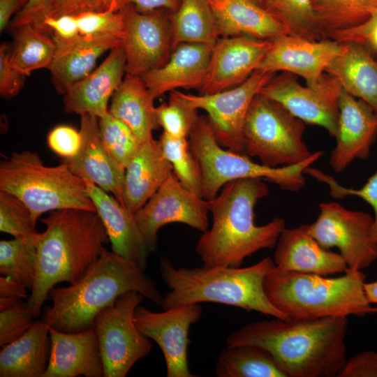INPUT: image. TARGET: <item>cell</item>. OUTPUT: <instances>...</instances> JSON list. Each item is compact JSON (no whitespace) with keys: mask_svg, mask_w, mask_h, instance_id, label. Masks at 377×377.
Wrapping results in <instances>:
<instances>
[{"mask_svg":"<svg viewBox=\"0 0 377 377\" xmlns=\"http://www.w3.org/2000/svg\"><path fill=\"white\" fill-rule=\"evenodd\" d=\"M348 327L346 317L273 318L244 325L226 344L266 349L287 377H338L347 361Z\"/></svg>","mask_w":377,"mask_h":377,"instance_id":"6da1fadb","label":"cell"},{"mask_svg":"<svg viewBox=\"0 0 377 377\" xmlns=\"http://www.w3.org/2000/svg\"><path fill=\"white\" fill-rule=\"evenodd\" d=\"M269 192L263 179L246 178L227 183L208 200L212 225L195 246L203 265L240 267L259 250L275 248L284 219L274 217L263 226L254 222L255 206Z\"/></svg>","mask_w":377,"mask_h":377,"instance_id":"7a4b0ae2","label":"cell"},{"mask_svg":"<svg viewBox=\"0 0 377 377\" xmlns=\"http://www.w3.org/2000/svg\"><path fill=\"white\" fill-rule=\"evenodd\" d=\"M45 230L37 244L36 274L27 302L35 318L50 289L65 281L74 284L92 267L110 243L95 212L64 209L40 219Z\"/></svg>","mask_w":377,"mask_h":377,"instance_id":"3957f363","label":"cell"},{"mask_svg":"<svg viewBox=\"0 0 377 377\" xmlns=\"http://www.w3.org/2000/svg\"><path fill=\"white\" fill-rule=\"evenodd\" d=\"M134 263L105 248L101 256L77 283L54 286L47 299L52 305L42 320L64 332H77L94 327L96 316L121 295L135 291L157 305L163 296L153 279Z\"/></svg>","mask_w":377,"mask_h":377,"instance_id":"277c9868","label":"cell"},{"mask_svg":"<svg viewBox=\"0 0 377 377\" xmlns=\"http://www.w3.org/2000/svg\"><path fill=\"white\" fill-rule=\"evenodd\" d=\"M276 267L271 257L246 267L205 266L175 268L167 258L159 261V271L170 291L161 307L214 302L281 319H290L268 299L264 287L267 274Z\"/></svg>","mask_w":377,"mask_h":377,"instance_id":"5b68a950","label":"cell"},{"mask_svg":"<svg viewBox=\"0 0 377 377\" xmlns=\"http://www.w3.org/2000/svg\"><path fill=\"white\" fill-rule=\"evenodd\" d=\"M365 279L358 269L328 278L276 266L266 276L264 287L271 303L289 318H347L377 313V306L373 307L367 297Z\"/></svg>","mask_w":377,"mask_h":377,"instance_id":"8992f818","label":"cell"},{"mask_svg":"<svg viewBox=\"0 0 377 377\" xmlns=\"http://www.w3.org/2000/svg\"><path fill=\"white\" fill-rule=\"evenodd\" d=\"M0 190L19 198L36 223L46 212L79 209L96 212L85 182L62 162L47 166L29 150L13 152L0 163Z\"/></svg>","mask_w":377,"mask_h":377,"instance_id":"52a82bcc","label":"cell"},{"mask_svg":"<svg viewBox=\"0 0 377 377\" xmlns=\"http://www.w3.org/2000/svg\"><path fill=\"white\" fill-rule=\"evenodd\" d=\"M188 140L200 166L202 198L207 200L214 198L227 183L241 179L260 178L289 191H297L305 185L304 170L311 165L309 160L278 168L258 164L244 154L223 147L207 116L198 117Z\"/></svg>","mask_w":377,"mask_h":377,"instance_id":"ba28073f","label":"cell"},{"mask_svg":"<svg viewBox=\"0 0 377 377\" xmlns=\"http://www.w3.org/2000/svg\"><path fill=\"white\" fill-rule=\"evenodd\" d=\"M304 130V121L278 102L258 94L244 124V154L271 168L302 163L313 154L303 140Z\"/></svg>","mask_w":377,"mask_h":377,"instance_id":"9c48e42d","label":"cell"},{"mask_svg":"<svg viewBox=\"0 0 377 377\" xmlns=\"http://www.w3.org/2000/svg\"><path fill=\"white\" fill-rule=\"evenodd\" d=\"M135 291L119 296L96 316V332L104 377H124L133 366L147 356L152 343L137 327L134 312L144 299Z\"/></svg>","mask_w":377,"mask_h":377,"instance_id":"30bf717a","label":"cell"},{"mask_svg":"<svg viewBox=\"0 0 377 377\" xmlns=\"http://www.w3.org/2000/svg\"><path fill=\"white\" fill-rule=\"evenodd\" d=\"M319 209L317 219L309 225V230L322 247H337L350 269L362 270L377 259L373 216L335 202L321 203Z\"/></svg>","mask_w":377,"mask_h":377,"instance_id":"8fae6325","label":"cell"},{"mask_svg":"<svg viewBox=\"0 0 377 377\" xmlns=\"http://www.w3.org/2000/svg\"><path fill=\"white\" fill-rule=\"evenodd\" d=\"M275 75L257 70L240 84L214 94L177 91L193 107L206 112L216 139L223 147L244 154L242 133L249 108L254 97Z\"/></svg>","mask_w":377,"mask_h":377,"instance_id":"7c38bea8","label":"cell"},{"mask_svg":"<svg viewBox=\"0 0 377 377\" xmlns=\"http://www.w3.org/2000/svg\"><path fill=\"white\" fill-rule=\"evenodd\" d=\"M119 10L123 15L121 45L126 57V73L141 77L162 66L172 51V12H140L130 3Z\"/></svg>","mask_w":377,"mask_h":377,"instance_id":"4fadbf2b","label":"cell"},{"mask_svg":"<svg viewBox=\"0 0 377 377\" xmlns=\"http://www.w3.org/2000/svg\"><path fill=\"white\" fill-rule=\"evenodd\" d=\"M341 90L337 79L327 73L316 87H312L301 85L293 74L283 72L275 75L259 94L278 102L305 124L320 126L335 138Z\"/></svg>","mask_w":377,"mask_h":377,"instance_id":"5bb4252c","label":"cell"},{"mask_svg":"<svg viewBox=\"0 0 377 377\" xmlns=\"http://www.w3.org/2000/svg\"><path fill=\"white\" fill-rule=\"evenodd\" d=\"M209 212V201L186 189L172 173L135 216L151 253L157 249V233L163 226L180 223L204 232Z\"/></svg>","mask_w":377,"mask_h":377,"instance_id":"9a60e30c","label":"cell"},{"mask_svg":"<svg viewBox=\"0 0 377 377\" xmlns=\"http://www.w3.org/2000/svg\"><path fill=\"white\" fill-rule=\"evenodd\" d=\"M202 315V308L198 303L177 305L163 312H154L142 306L135 309V324L161 349L168 377L195 376L188 363V332Z\"/></svg>","mask_w":377,"mask_h":377,"instance_id":"2e32d148","label":"cell"},{"mask_svg":"<svg viewBox=\"0 0 377 377\" xmlns=\"http://www.w3.org/2000/svg\"><path fill=\"white\" fill-rule=\"evenodd\" d=\"M343 50V43L331 39L310 40L289 34L270 40L258 70L288 72L302 77L307 86L316 87L327 65Z\"/></svg>","mask_w":377,"mask_h":377,"instance_id":"e0dca14e","label":"cell"},{"mask_svg":"<svg viewBox=\"0 0 377 377\" xmlns=\"http://www.w3.org/2000/svg\"><path fill=\"white\" fill-rule=\"evenodd\" d=\"M270 46V40L246 36L222 37L213 46L200 94L222 91L236 87L260 66Z\"/></svg>","mask_w":377,"mask_h":377,"instance_id":"ac0fdd59","label":"cell"},{"mask_svg":"<svg viewBox=\"0 0 377 377\" xmlns=\"http://www.w3.org/2000/svg\"><path fill=\"white\" fill-rule=\"evenodd\" d=\"M339 128L337 144L330 165L337 173L343 172L355 159H367L377 137V112L366 102L342 87L338 99Z\"/></svg>","mask_w":377,"mask_h":377,"instance_id":"d6986e66","label":"cell"},{"mask_svg":"<svg viewBox=\"0 0 377 377\" xmlns=\"http://www.w3.org/2000/svg\"><path fill=\"white\" fill-rule=\"evenodd\" d=\"M81 145L72 158L64 159L71 171L84 181L90 182L112 194L124 205L125 169L110 155L99 131V119L81 115Z\"/></svg>","mask_w":377,"mask_h":377,"instance_id":"ffe728a7","label":"cell"},{"mask_svg":"<svg viewBox=\"0 0 377 377\" xmlns=\"http://www.w3.org/2000/svg\"><path fill=\"white\" fill-rule=\"evenodd\" d=\"M126 57L121 45L110 50L105 59L64 93L67 113L89 114L101 118L109 112L108 102L124 79Z\"/></svg>","mask_w":377,"mask_h":377,"instance_id":"44dd1931","label":"cell"},{"mask_svg":"<svg viewBox=\"0 0 377 377\" xmlns=\"http://www.w3.org/2000/svg\"><path fill=\"white\" fill-rule=\"evenodd\" d=\"M84 182L96 212L106 230L112 251L145 271L150 251L135 214L94 183Z\"/></svg>","mask_w":377,"mask_h":377,"instance_id":"7402d4cb","label":"cell"},{"mask_svg":"<svg viewBox=\"0 0 377 377\" xmlns=\"http://www.w3.org/2000/svg\"><path fill=\"white\" fill-rule=\"evenodd\" d=\"M48 328L51 350L43 377H104L98 339L94 327L77 332Z\"/></svg>","mask_w":377,"mask_h":377,"instance_id":"603a6c76","label":"cell"},{"mask_svg":"<svg viewBox=\"0 0 377 377\" xmlns=\"http://www.w3.org/2000/svg\"><path fill=\"white\" fill-rule=\"evenodd\" d=\"M273 260L276 267L286 271L325 276L348 269L340 253L324 249L311 236L309 225L286 228L275 246Z\"/></svg>","mask_w":377,"mask_h":377,"instance_id":"cb8c5ba5","label":"cell"},{"mask_svg":"<svg viewBox=\"0 0 377 377\" xmlns=\"http://www.w3.org/2000/svg\"><path fill=\"white\" fill-rule=\"evenodd\" d=\"M213 46L194 43L175 47L160 67L141 76L152 97L176 91L202 87L207 71Z\"/></svg>","mask_w":377,"mask_h":377,"instance_id":"d4e9b609","label":"cell"},{"mask_svg":"<svg viewBox=\"0 0 377 377\" xmlns=\"http://www.w3.org/2000/svg\"><path fill=\"white\" fill-rule=\"evenodd\" d=\"M52 36L56 50L50 71L57 90L62 94L88 75L103 53L121 44V38L113 34L79 35L71 39Z\"/></svg>","mask_w":377,"mask_h":377,"instance_id":"484cf974","label":"cell"},{"mask_svg":"<svg viewBox=\"0 0 377 377\" xmlns=\"http://www.w3.org/2000/svg\"><path fill=\"white\" fill-rule=\"evenodd\" d=\"M343 43V51L331 60L324 72L377 112V53L366 43Z\"/></svg>","mask_w":377,"mask_h":377,"instance_id":"4316f807","label":"cell"},{"mask_svg":"<svg viewBox=\"0 0 377 377\" xmlns=\"http://www.w3.org/2000/svg\"><path fill=\"white\" fill-rule=\"evenodd\" d=\"M172 173L158 140L143 142L125 170L124 206L135 214Z\"/></svg>","mask_w":377,"mask_h":377,"instance_id":"83f0119b","label":"cell"},{"mask_svg":"<svg viewBox=\"0 0 377 377\" xmlns=\"http://www.w3.org/2000/svg\"><path fill=\"white\" fill-rule=\"evenodd\" d=\"M210 3L222 37L246 36L271 40L288 34L279 21L252 0H221Z\"/></svg>","mask_w":377,"mask_h":377,"instance_id":"f1b7e54d","label":"cell"},{"mask_svg":"<svg viewBox=\"0 0 377 377\" xmlns=\"http://www.w3.org/2000/svg\"><path fill=\"white\" fill-rule=\"evenodd\" d=\"M51 350L48 325L34 320L16 340L3 346L0 353L1 377H43Z\"/></svg>","mask_w":377,"mask_h":377,"instance_id":"f546056e","label":"cell"},{"mask_svg":"<svg viewBox=\"0 0 377 377\" xmlns=\"http://www.w3.org/2000/svg\"><path fill=\"white\" fill-rule=\"evenodd\" d=\"M109 112L126 124L143 143L158 126L154 98L140 76L126 74L111 98Z\"/></svg>","mask_w":377,"mask_h":377,"instance_id":"4dcf8cb0","label":"cell"},{"mask_svg":"<svg viewBox=\"0 0 377 377\" xmlns=\"http://www.w3.org/2000/svg\"><path fill=\"white\" fill-rule=\"evenodd\" d=\"M172 50L184 43L214 46L220 32L212 6L208 0H182L171 15Z\"/></svg>","mask_w":377,"mask_h":377,"instance_id":"1f68e13d","label":"cell"},{"mask_svg":"<svg viewBox=\"0 0 377 377\" xmlns=\"http://www.w3.org/2000/svg\"><path fill=\"white\" fill-rule=\"evenodd\" d=\"M322 39L357 27L377 13V0H312Z\"/></svg>","mask_w":377,"mask_h":377,"instance_id":"d6a6232c","label":"cell"},{"mask_svg":"<svg viewBox=\"0 0 377 377\" xmlns=\"http://www.w3.org/2000/svg\"><path fill=\"white\" fill-rule=\"evenodd\" d=\"M13 30L12 65L26 76L36 70H50L56 50L52 33L32 24Z\"/></svg>","mask_w":377,"mask_h":377,"instance_id":"836d02e7","label":"cell"},{"mask_svg":"<svg viewBox=\"0 0 377 377\" xmlns=\"http://www.w3.org/2000/svg\"><path fill=\"white\" fill-rule=\"evenodd\" d=\"M218 377H287L266 349L255 345L227 346L215 365Z\"/></svg>","mask_w":377,"mask_h":377,"instance_id":"e575fe53","label":"cell"},{"mask_svg":"<svg viewBox=\"0 0 377 377\" xmlns=\"http://www.w3.org/2000/svg\"><path fill=\"white\" fill-rule=\"evenodd\" d=\"M261 6L287 29L289 35L310 40H323L312 0H265Z\"/></svg>","mask_w":377,"mask_h":377,"instance_id":"d590c367","label":"cell"},{"mask_svg":"<svg viewBox=\"0 0 377 377\" xmlns=\"http://www.w3.org/2000/svg\"><path fill=\"white\" fill-rule=\"evenodd\" d=\"M37 243L14 238L0 242V273L31 290L36 279Z\"/></svg>","mask_w":377,"mask_h":377,"instance_id":"8d00e7d4","label":"cell"},{"mask_svg":"<svg viewBox=\"0 0 377 377\" xmlns=\"http://www.w3.org/2000/svg\"><path fill=\"white\" fill-rule=\"evenodd\" d=\"M158 142L179 182L186 189L202 198L200 166L191 151L188 139L176 138L163 132Z\"/></svg>","mask_w":377,"mask_h":377,"instance_id":"74e56055","label":"cell"},{"mask_svg":"<svg viewBox=\"0 0 377 377\" xmlns=\"http://www.w3.org/2000/svg\"><path fill=\"white\" fill-rule=\"evenodd\" d=\"M99 131L110 155L126 170L142 143L126 124L110 112L99 118Z\"/></svg>","mask_w":377,"mask_h":377,"instance_id":"f35d334b","label":"cell"},{"mask_svg":"<svg viewBox=\"0 0 377 377\" xmlns=\"http://www.w3.org/2000/svg\"><path fill=\"white\" fill-rule=\"evenodd\" d=\"M36 226L28 207L14 195L0 190V230L38 244L41 232Z\"/></svg>","mask_w":377,"mask_h":377,"instance_id":"ab89813d","label":"cell"},{"mask_svg":"<svg viewBox=\"0 0 377 377\" xmlns=\"http://www.w3.org/2000/svg\"><path fill=\"white\" fill-rule=\"evenodd\" d=\"M156 112L163 132L176 138L188 139L199 117L198 110L182 98L177 90L170 92L168 101L156 107Z\"/></svg>","mask_w":377,"mask_h":377,"instance_id":"60d3db41","label":"cell"},{"mask_svg":"<svg viewBox=\"0 0 377 377\" xmlns=\"http://www.w3.org/2000/svg\"><path fill=\"white\" fill-rule=\"evenodd\" d=\"M35 318L28 302L19 300L0 307V346L22 336L32 325Z\"/></svg>","mask_w":377,"mask_h":377,"instance_id":"b9f144b4","label":"cell"},{"mask_svg":"<svg viewBox=\"0 0 377 377\" xmlns=\"http://www.w3.org/2000/svg\"><path fill=\"white\" fill-rule=\"evenodd\" d=\"M304 173L326 184L330 188V194L333 198L343 199L346 196L354 195L366 201L374 212V234L377 241V170L359 189L346 188L339 184L332 176L310 166L305 168Z\"/></svg>","mask_w":377,"mask_h":377,"instance_id":"7bdbcfd3","label":"cell"},{"mask_svg":"<svg viewBox=\"0 0 377 377\" xmlns=\"http://www.w3.org/2000/svg\"><path fill=\"white\" fill-rule=\"evenodd\" d=\"M80 35L113 34L121 38L123 15L120 10L105 9L76 15Z\"/></svg>","mask_w":377,"mask_h":377,"instance_id":"ee69618b","label":"cell"},{"mask_svg":"<svg viewBox=\"0 0 377 377\" xmlns=\"http://www.w3.org/2000/svg\"><path fill=\"white\" fill-rule=\"evenodd\" d=\"M11 47L4 43L0 46V95L5 99L17 96L24 84V74L17 70L10 61Z\"/></svg>","mask_w":377,"mask_h":377,"instance_id":"f6af8a7d","label":"cell"},{"mask_svg":"<svg viewBox=\"0 0 377 377\" xmlns=\"http://www.w3.org/2000/svg\"><path fill=\"white\" fill-rule=\"evenodd\" d=\"M49 147L63 159L74 156L81 145V135L74 128L61 125L54 127L47 138Z\"/></svg>","mask_w":377,"mask_h":377,"instance_id":"bcb514c9","label":"cell"},{"mask_svg":"<svg viewBox=\"0 0 377 377\" xmlns=\"http://www.w3.org/2000/svg\"><path fill=\"white\" fill-rule=\"evenodd\" d=\"M55 1L29 0L24 8L16 14L10 24V28L13 30L22 25L32 24L52 32L45 27V20Z\"/></svg>","mask_w":377,"mask_h":377,"instance_id":"7dc6e473","label":"cell"},{"mask_svg":"<svg viewBox=\"0 0 377 377\" xmlns=\"http://www.w3.org/2000/svg\"><path fill=\"white\" fill-rule=\"evenodd\" d=\"M338 377H377V352H361L347 360Z\"/></svg>","mask_w":377,"mask_h":377,"instance_id":"c3c4849f","label":"cell"},{"mask_svg":"<svg viewBox=\"0 0 377 377\" xmlns=\"http://www.w3.org/2000/svg\"><path fill=\"white\" fill-rule=\"evenodd\" d=\"M105 10L104 0H56L47 16L78 15L89 11Z\"/></svg>","mask_w":377,"mask_h":377,"instance_id":"681fc988","label":"cell"},{"mask_svg":"<svg viewBox=\"0 0 377 377\" xmlns=\"http://www.w3.org/2000/svg\"><path fill=\"white\" fill-rule=\"evenodd\" d=\"M45 25L54 36L61 39H71L80 35L76 15L47 16Z\"/></svg>","mask_w":377,"mask_h":377,"instance_id":"f907efd6","label":"cell"},{"mask_svg":"<svg viewBox=\"0 0 377 377\" xmlns=\"http://www.w3.org/2000/svg\"><path fill=\"white\" fill-rule=\"evenodd\" d=\"M377 26V13L366 23L352 29L334 34L330 39L339 43H364L371 31Z\"/></svg>","mask_w":377,"mask_h":377,"instance_id":"816d5d0a","label":"cell"},{"mask_svg":"<svg viewBox=\"0 0 377 377\" xmlns=\"http://www.w3.org/2000/svg\"><path fill=\"white\" fill-rule=\"evenodd\" d=\"M182 0H126L124 6L132 4L140 12H149L158 9H165L170 12L175 11Z\"/></svg>","mask_w":377,"mask_h":377,"instance_id":"f5cc1de1","label":"cell"},{"mask_svg":"<svg viewBox=\"0 0 377 377\" xmlns=\"http://www.w3.org/2000/svg\"><path fill=\"white\" fill-rule=\"evenodd\" d=\"M27 290L25 286L9 276L0 277V298L28 300Z\"/></svg>","mask_w":377,"mask_h":377,"instance_id":"db71d44e","label":"cell"},{"mask_svg":"<svg viewBox=\"0 0 377 377\" xmlns=\"http://www.w3.org/2000/svg\"><path fill=\"white\" fill-rule=\"evenodd\" d=\"M29 0H0V30L7 27L13 14L17 13L28 3Z\"/></svg>","mask_w":377,"mask_h":377,"instance_id":"11a10c76","label":"cell"},{"mask_svg":"<svg viewBox=\"0 0 377 377\" xmlns=\"http://www.w3.org/2000/svg\"><path fill=\"white\" fill-rule=\"evenodd\" d=\"M364 288L369 302L377 305V281L365 283Z\"/></svg>","mask_w":377,"mask_h":377,"instance_id":"9f6ffc18","label":"cell"},{"mask_svg":"<svg viewBox=\"0 0 377 377\" xmlns=\"http://www.w3.org/2000/svg\"><path fill=\"white\" fill-rule=\"evenodd\" d=\"M126 0H104L105 9L119 11L125 3Z\"/></svg>","mask_w":377,"mask_h":377,"instance_id":"6f0895ef","label":"cell"},{"mask_svg":"<svg viewBox=\"0 0 377 377\" xmlns=\"http://www.w3.org/2000/svg\"><path fill=\"white\" fill-rule=\"evenodd\" d=\"M364 43L377 53V26L371 31Z\"/></svg>","mask_w":377,"mask_h":377,"instance_id":"680465c9","label":"cell"},{"mask_svg":"<svg viewBox=\"0 0 377 377\" xmlns=\"http://www.w3.org/2000/svg\"><path fill=\"white\" fill-rule=\"evenodd\" d=\"M252 1L259 4L260 6H261L265 0H252Z\"/></svg>","mask_w":377,"mask_h":377,"instance_id":"91938a15","label":"cell"},{"mask_svg":"<svg viewBox=\"0 0 377 377\" xmlns=\"http://www.w3.org/2000/svg\"><path fill=\"white\" fill-rule=\"evenodd\" d=\"M210 3H212V2H216V1H221V0H208Z\"/></svg>","mask_w":377,"mask_h":377,"instance_id":"94428289","label":"cell"}]
</instances>
